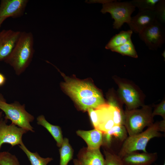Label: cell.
Wrapping results in <instances>:
<instances>
[{
    "mask_svg": "<svg viewBox=\"0 0 165 165\" xmlns=\"http://www.w3.org/2000/svg\"><path fill=\"white\" fill-rule=\"evenodd\" d=\"M34 38L31 32H21L12 52L4 61L12 66L20 75L28 67L33 57Z\"/></svg>",
    "mask_w": 165,
    "mask_h": 165,
    "instance_id": "1",
    "label": "cell"
},
{
    "mask_svg": "<svg viewBox=\"0 0 165 165\" xmlns=\"http://www.w3.org/2000/svg\"><path fill=\"white\" fill-rule=\"evenodd\" d=\"M165 131V121L163 120L153 123L145 131L132 136H129L123 142L118 154L122 158L125 155L137 151L147 152L146 147L152 138L161 136L160 131Z\"/></svg>",
    "mask_w": 165,
    "mask_h": 165,
    "instance_id": "2",
    "label": "cell"
},
{
    "mask_svg": "<svg viewBox=\"0 0 165 165\" xmlns=\"http://www.w3.org/2000/svg\"><path fill=\"white\" fill-rule=\"evenodd\" d=\"M151 107L144 105L140 108L128 110L124 112V125L129 136H132L142 132L146 127L153 123Z\"/></svg>",
    "mask_w": 165,
    "mask_h": 165,
    "instance_id": "3",
    "label": "cell"
},
{
    "mask_svg": "<svg viewBox=\"0 0 165 165\" xmlns=\"http://www.w3.org/2000/svg\"><path fill=\"white\" fill-rule=\"evenodd\" d=\"M0 109L5 114V120H10L11 123L28 131L34 132L30 124L34 117L26 110L24 105H21L17 102L9 104L0 99Z\"/></svg>",
    "mask_w": 165,
    "mask_h": 165,
    "instance_id": "4",
    "label": "cell"
},
{
    "mask_svg": "<svg viewBox=\"0 0 165 165\" xmlns=\"http://www.w3.org/2000/svg\"><path fill=\"white\" fill-rule=\"evenodd\" d=\"M101 12L103 14H110L114 20L113 28L119 29L126 23L128 25L131 19V15L135 7L129 2H121L116 0H105L102 4Z\"/></svg>",
    "mask_w": 165,
    "mask_h": 165,
    "instance_id": "5",
    "label": "cell"
},
{
    "mask_svg": "<svg viewBox=\"0 0 165 165\" xmlns=\"http://www.w3.org/2000/svg\"><path fill=\"white\" fill-rule=\"evenodd\" d=\"M61 86L73 100L102 95L93 84L88 82L68 78Z\"/></svg>",
    "mask_w": 165,
    "mask_h": 165,
    "instance_id": "6",
    "label": "cell"
},
{
    "mask_svg": "<svg viewBox=\"0 0 165 165\" xmlns=\"http://www.w3.org/2000/svg\"><path fill=\"white\" fill-rule=\"evenodd\" d=\"M138 35L149 49L156 50L165 42V28L163 24L156 20L142 30Z\"/></svg>",
    "mask_w": 165,
    "mask_h": 165,
    "instance_id": "7",
    "label": "cell"
},
{
    "mask_svg": "<svg viewBox=\"0 0 165 165\" xmlns=\"http://www.w3.org/2000/svg\"><path fill=\"white\" fill-rule=\"evenodd\" d=\"M87 111L94 128L103 133H106L115 125L108 103H105L96 108L89 109Z\"/></svg>",
    "mask_w": 165,
    "mask_h": 165,
    "instance_id": "8",
    "label": "cell"
},
{
    "mask_svg": "<svg viewBox=\"0 0 165 165\" xmlns=\"http://www.w3.org/2000/svg\"><path fill=\"white\" fill-rule=\"evenodd\" d=\"M118 93L121 101L126 105L128 110L137 108L143 105L139 92L129 83L117 79Z\"/></svg>",
    "mask_w": 165,
    "mask_h": 165,
    "instance_id": "9",
    "label": "cell"
},
{
    "mask_svg": "<svg viewBox=\"0 0 165 165\" xmlns=\"http://www.w3.org/2000/svg\"><path fill=\"white\" fill-rule=\"evenodd\" d=\"M28 131L11 123L7 124V120L0 119V149L3 144L7 143L12 147L23 143L22 136Z\"/></svg>",
    "mask_w": 165,
    "mask_h": 165,
    "instance_id": "10",
    "label": "cell"
},
{
    "mask_svg": "<svg viewBox=\"0 0 165 165\" xmlns=\"http://www.w3.org/2000/svg\"><path fill=\"white\" fill-rule=\"evenodd\" d=\"M28 2V0H2L0 18L20 17L23 15Z\"/></svg>",
    "mask_w": 165,
    "mask_h": 165,
    "instance_id": "11",
    "label": "cell"
},
{
    "mask_svg": "<svg viewBox=\"0 0 165 165\" xmlns=\"http://www.w3.org/2000/svg\"><path fill=\"white\" fill-rule=\"evenodd\" d=\"M21 32L12 30L0 31V61L10 55L20 36Z\"/></svg>",
    "mask_w": 165,
    "mask_h": 165,
    "instance_id": "12",
    "label": "cell"
},
{
    "mask_svg": "<svg viewBox=\"0 0 165 165\" xmlns=\"http://www.w3.org/2000/svg\"><path fill=\"white\" fill-rule=\"evenodd\" d=\"M156 20L154 11H139L136 15L131 17L130 22L128 25L133 32L139 34Z\"/></svg>",
    "mask_w": 165,
    "mask_h": 165,
    "instance_id": "13",
    "label": "cell"
},
{
    "mask_svg": "<svg viewBox=\"0 0 165 165\" xmlns=\"http://www.w3.org/2000/svg\"><path fill=\"white\" fill-rule=\"evenodd\" d=\"M77 157V160L80 165H105V158L100 148H83L79 152Z\"/></svg>",
    "mask_w": 165,
    "mask_h": 165,
    "instance_id": "14",
    "label": "cell"
},
{
    "mask_svg": "<svg viewBox=\"0 0 165 165\" xmlns=\"http://www.w3.org/2000/svg\"><path fill=\"white\" fill-rule=\"evenodd\" d=\"M157 158L156 152H135L127 154L121 158L124 165H151Z\"/></svg>",
    "mask_w": 165,
    "mask_h": 165,
    "instance_id": "15",
    "label": "cell"
},
{
    "mask_svg": "<svg viewBox=\"0 0 165 165\" xmlns=\"http://www.w3.org/2000/svg\"><path fill=\"white\" fill-rule=\"evenodd\" d=\"M76 133L84 140L88 148H99L102 145L103 133L96 129L89 130H78Z\"/></svg>",
    "mask_w": 165,
    "mask_h": 165,
    "instance_id": "16",
    "label": "cell"
},
{
    "mask_svg": "<svg viewBox=\"0 0 165 165\" xmlns=\"http://www.w3.org/2000/svg\"><path fill=\"white\" fill-rule=\"evenodd\" d=\"M124 125H115L108 131L103 133L102 145L109 146L113 140L123 142L128 137Z\"/></svg>",
    "mask_w": 165,
    "mask_h": 165,
    "instance_id": "17",
    "label": "cell"
},
{
    "mask_svg": "<svg viewBox=\"0 0 165 165\" xmlns=\"http://www.w3.org/2000/svg\"><path fill=\"white\" fill-rule=\"evenodd\" d=\"M37 121L38 124L42 126L50 132L56 141L57 146L60 147L64 139L61 128L50 123L43 115L38 116Z\"/></svg>",
    "mask_w": 165,
    "mask_h": 165,
    "instance_id": "18",
    "label": "cell"
},
{
    "mask_svg": "<svg viewBox=\"0 0 165 165\" xmlns=\"http://www.w3.org/2000/svg\"><path fill=\"white\" fill-rule=\"evenodd\" d=\"M80 108L84 111L96 108L105 103L102 95L78 98L74 100Z\"/></svg>",
    "mask_w": 165,
    "mask_h": 165,
    "instance_id": "19",
    "label": "cell"
},
{
    "mask_svg": "<svg viewBox=\"0 0 165 165\" xmlns=\"http://www.w3.org/2000/svg\"><path fill=\"white\" fill-rule=\"evenodd\" d=\"M132 33L133 31L131 30L121 31L111 38L106 45L105 48L111 50L124 44L131 39Z\"/></svg>",
    "mask_w": 165,
    "mask_h": 165,
    "instance_id": "20",
    "label": "cell"
},
{
    "mask_svg": "<svg viewBox=\"0 0 165 165\" xmlns=\"http://www.w3.org/2000/svg\"><path fill=\"white\" fill-rule=\"evenodd\" d=\"M73 150L70 144L68 139L64 138L59 149L60 165H68L73 158Z\"/></svg>",
    "mask_w": 165,
    "mask_h": 165,
    "instance_id": "21",
    "label": "cell"
},
{
    "mask_svg": "<svg viewBox=\"0 0 165 165\" xmlns=\"http://www.w3.org/2000/svg\"><path fill=\"white\" fill-rule=\"evenodd\" d=\"M19 146L27 156L30 163V165H47L50 162L53 160L52 158L42 157L37 152H31L23 143L19 145Z\"/></svg>",
    "mask_w": 165,
    "mask_h": 165,
    "instance_id": "22",
    "label": "cell"
},
{
    "mask_svg": "<svg viewBox=\"0 0 165 165\" xmlns=\"http://www.w3.org/2000/svg\"><path fill=\"white\" fill-rule=\"evenodd\" d=\"M108 104L110 106L115 125H124V112L117 102L114 100H111Z\"/></svg>",
    "mask_w": 165,
    "mask_h": 165,
    "instance_id": "23",
    "label": "cell"
},
{
    "mask_svg": "<svg viewBox=\"0 0 165 165\" xmlns=\"http://www.w3.org/2000/svg\"><path fill=\"white\" fill-rule=\"evenodd\" d=\"M111 50L119 53L122 55L127 56L134 58L138 57L137 52L131 39Z\"/></svg>",
    "mask_w": 165,
    "mask_h": 165,
    "instance_id": "24",
    "label": "cell"
},
{
    "mask_svg": "<svg viewBox=\"0 0 165 165\" xmlns=\"http://www.w3.org/2000/svg\"><path fill=\"white\" fill-rule=\"evenodd\" d=\"M160 0H133L129 1L135 7H137L139 11L154 10L156 6Z\"/></svg>",
    "mask_w": 165,
    "mask_h": 165,
    "instance_id": "25",
    "label": "cell"
},
{
    "mask_svg": "<svg viewBox=\"0 0 165 165\" xmlns=\"http://www.w3.org/2000/svg\"><path fill=\"white\" fill-rule=\"evenodd\" d=\"M0 165H20L17 157L7 151L0 152Z\"/></svg>",
    "mask_w": 165,
    "mask_h": 165,
    "instance_id": "26",
    "label": "cell"
},
{
    "mask_svg": "<svg viewBox=\"0 0 165 165\" xmlns=\"http://www.w3.org/2000/svg\"><path fill=\"white\" fill-rule=\"evenodd\" d=\"M104 165H124L121 157L118 155L105 151Z\"/></svg>",
    "mask_w": 165,
    "mask_h": 165,
    "instance_id": "27",
    "label": "cell"
},
{
    "mask_svg": "<svg viewBox=\"0 0 165 165\" xmlns=\"http://www.w3.org/2000/svg\"><path fill=\"white\" fill-rule=\"evenodd\" d=\"M156 19L163 24L165 23V1L160 0L154 10Z\"/></svg>",
    "mask_w": 165,
    "mask_h": 165,
    "instance_id": "28",
    "label": "cell"
},
{
    "mask_svg": "<svg viewBox=\"0 0 165 165\" xmlns=\"http://www.w3.org/2000/svg\"><path fill=\"white\" fill-rule=\"evenodd\" d=\"M153 117L156 115L161 116L163 119H165V101L163 100L155 107L154 111L152 112Z\"/></svg>",
    "mask_w": 165,
    "mask_h": 165,
    "instance_id": "29",
    "label": "cell"
},
{
    "mask_svg": "<svg viewBox=\"0 0 165 165\" xmlns=\"http://www.w3.org/2000/svg\"><path fill=\"white\" fill-rule=\"evenodd\" d=\"M6 78L5 76L0 73V86L3 85L5 83Z\"/></svg>",
    "mask_w": 165,
    "mask_h": 165,
    "instance_id": "30",
    "label": "cell"
},
{
    "mask_svg": "<svg viewBox=\"0 0 165 165\" xmlns=\"http://www.w3.org/2000/svg\"><path fill=\"white\" fill-rule=\"evenodd\" d=\"M6 19L4 18H0V28L3 22Z\"/></svg>",
    "mask_w": 165,
    "mask_h": 165,
    "instance_id": "31",
    "label": "cell"
},
{
    "mask_svg": "<svg viewBox=\"0 0 165 165\" xmlns=\"http://www.w3.org/2000/svg\"><path fill=\"white\" fill-rule=\"evenodd\" d=\"M73 163L74 165H80L76 159H74Z\"/></svg>",
    "mask_w": 165,
    "mask_h": 165,
    "instance_id": "32",
    "label": "cell"
},
{
    "mask_svg": "<svg viewBox=\"0 0 165 165\" xmlns=\"http://www.w3.org/2000/svg\"><path fill=\"white\" fill-rule=\"evenodd\" d=\"M165 50L163 51V53H162V56H163V57L165 58Z\"/></svg>",
    "mask_w": 165,
    "mask_h": 165,
    "instance_id": "33",
    "label": "cell"
},
{
    "mask_svg": "<svg viewBox=\"0 0 165 165\" xmlns=\"http://www.w3.org/2000/svg\"><path fill=\"white\" fill-rule=\"evenodd\" d=\"M2 111L0 112V119L1 117L2 116Z\"/></svg>",
    "mask_w": 165,
    "mask_h": 165,
    "instance_id": "34",
    "label": "cell"
},
{
    "mask_svg": "<svg viewBox=\"0 0 165 165\" xmlns=\"http://www.w3.org/2000/svg\"><path fill=\"white\" fill-rule=\"evenodd\" d=\"M163 165H165V163H164V164H163Z\"/></svg>",
    "mask_w": 165,
    "mask_h": 165,
    "instance_id": "35",
    "label": "cell"
}]
</instances>
